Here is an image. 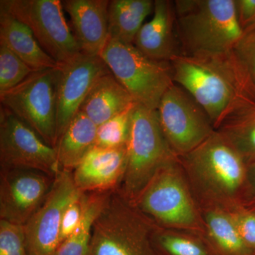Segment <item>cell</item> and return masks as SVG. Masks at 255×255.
I'll use <instances>...</instances> for the list:
<instances>
[{"label":"cell","mask_w":255,"mask_h":255,"mask_svg":"<svg viewBox=\"0 0 255 255\" xmlns=\"http://www.w3.org/2000/svg\"><path fill=\"white\" fill-rule=\"evenodd\" d=\"M4 9L25 23L43 50L59 64L81 54L75 35L65 21L59 0H1Z\"/></svg>","instance_id":"9"},{"label":"cell","mask_w":255,"mask_h":255,"mask_svg":"<svg viewBox=\"0 0 255 255\" xmlns=\"http://www.w3.org/2000/svg\"><path fill=\"white\" fill-rule=\"evenodd\" d=\"M108 0H66L63 7L71 19L82 53L100 56L110 39Z\"/></svg>","instance_id":"16"},{"label":"cell","mask_w":255,"mask_h":255,"mask_svg":"<svg viewBox=\"0 0 255 255\" xmlns=\"http://www.w3.org/2000/svg\"><path fill=\"white\" fill-rule=\"evenodd\" d=\"M133 45L146 56L157 61L169 62L181 54L175 32L174 1L155 0L153 16L142 25Z\"/></svg>","instance_id":"17"},{"label":"cell","mask_w":255,"mask_h":255,"mask_svg":"<svg viewBox=\"0 0 255 255\" xmlns=\"http://www.w3.org/2000/svg\"><path fill=\"white\" fill-rule=\"evenodd\" d=\"M1 169L39 171L55 177L60 172L56 148L48 145L9 110L0 107Z\"/></svg>","instance_id":"11"},{"label":"cell","mask_w":255,"mask_h":255,"mask_svg":"<svg viewBox=\"0 0 255 255\" xmlns=\"http://www.w3.org/2000/svg\"><path fill=\"white\" fill-rule=\"evenodd\" d=\"M174 7L181 54H226L244 34L236 0H177Z\"/></svg>","instance_id":"3"},{"label":"cell","mask_w":255,"mask_h":255,"mask_svg":"<svg viewBox=\"0 0 255 255\" xmlns=\"http://www.w3.org/2000/svg\"><path fill=\"white\" fill-rule=\"evenodd\" d=\"M135 104L97 127L95 147L117 148L127 145Z\"/></svg>","instance_id":"26"},{"label":"cell","mask_w":255,"mask_h":255,"mask_svg":"<svg viewBox=\"0 0 255 255\" xmlns=\"http://www.w3.org/2000/svg\"><path fill=\"white\" fill-rule=\"evenodd\" d=\"M152 242L157 255H214L204 236L184 230L156 226Z\"/></svg>","instance_id":"25"},{"label":"cell","mask_w":255,"mask_h":255,"mask_svg":"<svg viewBox=\"0 0 255 255\" xmlns=\"http://www.w3.org/2000/svg\"><path fill=\"white\" fill-rule=\"evenodd\" d=\"M128 162L127 145L117 148L95 147L74 169V182L82 192H105L119 189Z\"/></svg>","instance_id":"15"},{"label":"cell","mask_w":255,"mask_h":255,"mask_svg":"<svg viewBox=\"0 0 255 255\" xmlns=\"http://www.w3.org/2000/svg\"><path fill=\"white\" fill-rule=\"evenodd\" d=\"M157 112L166 140L177 157L194 150L215 131L204 109L174 82L164 93Z\"/></svg>","instance_id":"10"},{"label":"cell","mask_w":255,"mask_h":255,"mask_svg":"<svg viewBox=\"0 0 255 255\" xmlns=\"http://www.w3.org/2000/svg\"><path fill=\"white\" fill-rule=\"evenodd\" d=\"M0 255H29L24 226L0 219Z\"/></svg>","instance_id":"28"},{"label":"cell","mask_w":255,"mask_h":255,"mask_svg":"<svg viewBox=\"0 0 255 255\" xmlns=\"http://www.w3.org/2000/svg\"><path fill=\"white\" fill-rule=\"evenodd\" d=\"M135 104L131 96L110 73L97 80L80 111L98 127Z\"/></svg>","instance_id":"19"},{"label":"cell","mask_w":255,"mask_h":255,"mask_svg":"<svg viewBox=\"0 0 255 255\" xmlns=\"http://www.w3.org/2000/svg\"><path fill=\"white\" fill-rule=\"evenodd\" d=\"M56 69L33 72L17 86L0 94L1 106L54 147L58 140Z\"/></svg>","instance_id":"8"},{"label":"cell","mask_w":255,"mask_h":255,"mask_svg":"<svg viewBox=\"0 0 255 255\" xmlns=\"http://www.w3.org/2000/svg\"><path fill=\"white\" fill-rule=\"evenodd\" d=\"M97 131V126L80 111L65 128L55 146L60 170L73 172L95 147Z\"/></svg>","instance_id":"20"},{"label":"cell","mask_w":255,"mask_h":255,"mask_svg":"<svg viewBox=\"0 0 255 255\" xmlns=\"http://www.w3.org/2000/svg\"><path fill=\"white\" fill-rule=\"evenodd\" d=\"M238 21L244 33L255 28V0H236Z\"/></svg>","instance_id":"32"},{"label":"cell","mask_w":255,"mask_h":255,"mask_svg":"<svg viewBox=\"0 0 255 255\" xmlns=\"http://www.w3.org/2000/svg\"><path fill=\"white\" fill-rule=\"evenodd\" d=\"M112 191L86 192V202L81 221L73 234L60 245L55 255H88L94 224Z\"/></svg>","instance_id":"24"},{"label":"cell","mask_w":255,"mask_h":255,"mask_svg":"<svg viewBox=\"0 0 255 255\" xmlns=\"http://www.w3.org/2000/svg\"><path fill=\"white\" fill-rule=\"evenodd\" d=\"M240 236L248 248L255 253V212L243 206L228 210Z\"/></svg>","instance_id":"29"},{"label":"cell","mask_w":255,"mask_h":255,"mask_svg":"<svg viewBox=\"0 0 255 255\" xmlns=\"http://www.w3.org/2000/svg\"><path fill=\"white\" fill-rule=\"evenodd\" d=\"M33 72L9 47L0 41V94L17 86Z\"/></svg>","instance_id":"27"},{"label":"cell","mask_w":255,"mask_h":255,"mask_svg":"<svg viewBox=\"0 0 255 255\" xmlns=\"http://www.w3.org/2000/svg\"><path fill=\"white\" fill-rule=\"evenodd\" d=\"M111 73L101 56L81 53L56 69L57 137L80 112L97 80ZM57 140V141H58Z\"/></svg>","instance_id":"13"},{"label":"cell","mask_w":255,"mask_h":255,"mask_svg":"<svg viewBox=\"0 0 255 255\" xmlns=\"http://www.w3.org/2000/svg\"><path fill=\"white\" fill-rule=\"evenodd\" d=\"M174 83L204 109L215 130L226 117L255 102V86L233 52L175 55L169 61Z\"/></svg>","instance_id":"1"},{"label":"cell","mask_w":255,"mask_h":255,"mask_svg":"<svg viewBox=\"0 0 255 255\" xmlns=\"http://www.w3.org/2000/svg\"><path fill=\"white\" fill-rule=\"evenodd\" d=\"M178 159L199 207L243 206L247 163L219 132Z\"/></svg>","instance_id":"2"},{"label":"cell","mask_w":255,"mask_h":255,"mask_svg":"<svg viewBox=\"0 0 255 255\" xmlns=\"http://www.w3.org/2000/svg\"><path fill=\"white\" fill-rule=\"evenodd\" d=\"M206 242L214 255H255L242 239L226 210L200 208Z\"/></svg>","instance_id":"21"},{"label":"cell","mask_w":255,"mask_h":255,"mask_svg":"<svg viewBox=\"0 0 255 255\" xmlns=\"http://www.w3.org/2000/svg\"><path fill=\"white\" fill-rule=\"evenodd\" d=\"M132 203L159 227L205 234L200 207L178 158L159 169Z\"/></svg>","instance_id":"4"},{"label":"cell","mask_w":255,"mask_h":255,"mask_svg":"<svg viewBox=\"0 0 255 255\" xmlns=\"http://www.w3.org/2000/svg\"><path fill=\"white\" fill-rule=\"evenodd\" d=\"M155 226L116 189L96 219L87 255H157L152 242Z\"/></svg>","instance_id":"5"},{"label":"cell","mask_w":255,"mask_h":255,"mask_svg":"<svg viewBox=\"0 0 255 255\" xmlns=\"http://www.w3.org/2000/svg\"><path fill=\"white\" fill-rule=\"evenodd\" d=\"M233 52L255 86V28L244 33Z\"/></svg>","instance_id":"30"},{"label":"cell","mask_w":255,"mask_h":255,"mask_svg":"<svg viewBox=\"0 0 255 255\" xmlns=\"http://www.w3.org/2000/svg\"><path fill=\"white\" fill-rule=\"evenodd\" d=\"M152 0H112L109 6L111 39L133 44L146 17L153 11Z\"/></svg>","instance_id":"22"},{"label":"cell","mask_w":255,"mask_h":255,"mask_svg":"<svg viewBox=\"0 0 255 255\" xmlns=\"http://www.w3.org/2000/svg\"><path fill=\"white\" fill-rule=\"evenodd\" d=\"M73 174L60 171L43 204L24 226L29 255H55L60 246V228L68 206L82 194Z\"/></svg>","instance_id":"12"},{"label":"cell","mask_w":255,"mask_h":255,"mask_svg":"<svg viewBox=\"0 0 255 255\" xmlns=\"http://www.w3.org/2000/svg\"><path fill=\"white\" fill-rule=\"evenodd\" d=\"M243 206L255 212V159L247 164L246 187Z\"/></svg>","instance_id":"33"},{"label":"cell","mask_w":255,"mask_h":255,"mask_svg":"<svg viewBox=\"0 0 255 255\" xmlns=\"http://www.w3.org/2000/svg\"><path fill=\"white\" fill-rule=\"evenodd\" d=\"M0 219L24 226L43 204L55 177L33 169H1Z\"/></svg>","instance_id":"14"},{"label":"cell","mask_w":255,"mask_h":255,"mask_svg":"<svg viewBox=\"0 0 255 255\" xmlns=\"http://www.w3.org/2000/svg\"><path fill=\"white\" fill-rule=\"evenodd\" d=\"M87 193L83 192L68 206L64 213L60 228V245L78 228L83 216Z\"/></svg>","instance_id":"31"},{"label":"cell","mask_w":255,"mask_h":255,"mask_svg":"<svg viewBox=\"0 0 255 255\" xmlns=\"http://www.w3.org/2000/svg\"><path fill=\"white\" fill-rule=\"evenodd\" d=\"M216 130L237 150L247 164L255 159V102L230 114Z\"/></svg>","instance_id":"23"},{"label":"cell","mask_w":255,"mask_h":255,"mask_svg":"<svg viewBox=\"0 0 255 255\" xmlns=\"http://www.w3.org/2000/svg\"><path fill=\"white\" fill-rule=\"evenodd\" d=\"M127 155V171L119 189L134 202L159 169L178 158L162 132L157 110L135 104Z\"/></svg>","instance_id":"6"},{"label":"cell","mask_w":255,"mask_h":255,"mask_svg":"<svg viewBox=\"0 0 255 255\" xmlns=\"http://www.w3.org/2000/svg\"><path fill=\"white\" fill-rule=\"evenodd\" d=\"M0 41L3 42L34 71L60 66L47 54L25 23L0 8Z\"/></svg>","instance_id":"18"},{"label":"cell","mask_w":255,"mask_h":255,"mask_svg":"<svg viewBox=\"0 0 255 255\" xmlns=\"http://www.w3.org/2000/svg\"><path fill=\"white\" fill-rule=\"evenodd\" d=\"M100 56L134 102L150 110L174 84L169 62L151 59L133 44L110 38Z\"/></svg>","instance_id":"7"}]
</instances>
